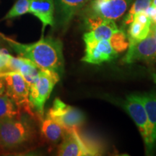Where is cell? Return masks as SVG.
<instances>
[{"instance_id":"obj_1","label":"cell","mask_w":156,"mask_h":156,"mask_svg":"<svg viewBox=\"0 0 156 156\" xmlns=\"http://www.w3.org/2000/svg\"><path fill=\"white\" fill-rule=\"evenodd\" d=\"M0 36L15 53L20 56L28 58L40 69H49L56 72L60 75L64 71L63 44L59 39L53 37L41 38L32 44H22L9 37L0 34Z\"/></svg>"},{"instance_id":"obj_2","label":"cell","mask_w":156,"mask_h":156,"mask_svg":"<svg viewBox=\"0 0 156 156\" xmlns=\"http://www.w3.org/2000/svg\"><path fill=\"white\" fill-rule=\"evenodd\" d=\"M34 134L30 123L22 116L0 119V149L12 151L22 147Z\"/></svg>"},{"instance_id":"obj_3","label":"cell","mask_w":156,"mask_h":156,"mask_svg":"<svg viewBox=\"0 0 156 156\" xmlns=\"http://www.w3.org/2000/svg\"><path fill=\"white\" fill-rule=\"evenodd\" d=\"M59 80V74L52 70L40 69L36 80L29 85V99L31 106L37 118L40 120L44 118L45 103Z\"/></svg>"},{"instance_id":"obj_4","label":"cell","mask_w":156,"mask_h":156,"mask_svg":"<svg viewBox=\"0 0 156 156\" xmlns=\"http://www.w3.org/2000/svg\"><path fill=\"white\" fill-rule=\"evenodd\" d=\"M0 77L5 80L6 94L14 101L20 111L36 118L29 99V85L22 75L17 72H7L0 74Z\"/></svg>"},{"instance_id":"obj_5","label":"cell","mask_w":156,"mask_h":156,"mask_svg":"<svg viewBox=\"0 0 156 156\" xmlns=\"http://www.w3.org/2000/svg\"><path fill=\"white\" fill-rule=\"evenodd\" d=\"M124 108L138 127L145 142L147 153H151L155 142L153 140V129L148 120L141 95H131L128 96L124 103Z\"/></svg>"},{"instance_id":"obj_6","label":"cell","mask_w":156,"mask_h":156,"mask_svg":"<svg viewBox=\"0 0 156 156\" xmlns=\"http://www.w3.org/2000/svg\"><path fill=\"white\" fill-rule=\"evenodd\" d=\"M133 2L134 0H90L80 13L82 15L115 21L125 14Z\"/></svg>"},{"instance_id":"obj_7","label":"cell","mask_w":156,"mask_h":156,"mask_svg":"<svg viewBox=\"0 0 156 156\" xmlns=\"http://www.w3.org/2000/svg\"><path fill=\"white\" fill-rule=\"evenodd\" d=\"M57 154L60 156L98 155L100 151L96 146L83 139L77 129H74L65 132Z\"/></svg>"},{"instance_id":"obj_8","label":"cell","mask_w":156,"mask_h":156,"mask_svg":"<svg viewBox=\"0 0 156 156\" xmlns=\"http://www.w3.org/2000/svg\"><path fill=\"white\" fill-rule=\"evenodd\" d=\"M46 114L59 123L66 131L78 129L85 121V115L80 110L66 104L58 98H56Z\"/></svg>"},{"instance_id":"obj_9","label":"cell","mask_w":156,"mask_h":156,"mask_svg":"<svg viewBox=\"0 0 156 156\" xmlns=\"http://www.w3.org/2000/svg\"><path fill=\"white\" fill-rule=\"evenodd\" d=\"M85 56L82 61L90 64H100L110 62L118 56L119 53L113 48L109 41L84 40Z\"/></svg>"},{"instance_id":"obj_10","label":"cell","mask_w":156,"mask_h":156,"mask_svg":"<svg viewBox=\"0 0 156 156\" xmlns=\"http://www.w3.org/2000/svg\"><path fill=\"white\" fill-rule=\"evenodd\" d=\"M129 49L123 58L126 64L136 62H152L156 58V36L152 31L145 38L129 45Z\"/></svg>"},{"instance_id":"obj_11","label":"cell","mask_w":156,"mask_h":156,"mask_svg":"<svg viewBox=\"0 0 156 156\" xmlns=\"http://www.w3.org/2000/svg\"><path fill=\"white\" fill-rule=\"evenodd\" d=\"M89 1L90 0H54L55 25L63 31L66 30L75 15L80 13Z\"/></svg>"},{"instance_id":"obj_12","label":"cell","mask_w":156,"mask_h":156,"mask_svg":"<svg viewBox=\"0 0 156 156\" xmlns=\"http://www.w3.org/2000/svg\"><path fill=\"white\" fill-rule=\"evenodd\" d=\"M6 69L7 72H17L22 75L28 85H30L38 78L40 68L28 58L10 56Z\"/></svg>"},{"instance_id":"obj_13","label":"cell","mask_w":156,"mask_h":156,"mask_svg":"<svg viewBox=\"0 0 156 156\" xmlns=\"http://www.w3.org/2000/svg\"><path fill=\"white\" fill-rule=\"evenodd\" d=\"M29 13L36 17L43 25L42 35L48 25L54 27V0H30Z\"/></svg>"},{"instance_id":"obj_14","label":"cell","mask_w":156,"mask_h":156,"mask_svg":"<svg viewBox=\"0 0 156 156\" xmlns=\"http://www.w3.org/2000/svg\"><path fill=\"white\" fill-rule=\"evenodd\" d=\"M41 121V134L46 141L54 144L62 141L66 130L59 123L47 114Z\"/></svg>"},{"instance_id":"obj_15","label":"cell","mask_w":156,"mask_h":156,"mask_svg":"<svg viewBox=\"0 0 156 156\" xmlns=\"http://www.w3.org/2000/svg\"><path fill=\"white\" fill-rule=\"evenodd\" d=\"M119 30V29L114 20H105L95 28L85 33L84 34L83 40L110 41Z\"/></svg>"},{"instance_id":"obj_16","label":"cell","mask_w":156,"mask_h":156,"mask_svg":"<svg viewBox=\"0 0 156 156\" xmlns=\"http://www.w3.org/2000/svg\"><path fill=\"white\" fill-rule=\"evenodd\" d=\"M151 23H144L134 19L129 25L127 38L129 45L133 44L145 38L151 31Z\"/></svg>"},{"instance_id":"obj_17","label":"cell","mask_w":156,"mask_h":156,"mask_svg":"<svg viewBox=\"0 0 156 156\" xmlns=\"http://www.w3.org/2000/svg\"><path fill=\"white\" fill-rule=\"evenodd\" d=\"M148 120L153 129V137L156 143V92H150L141 95Z\"/></svg>"},{"instance_id":"obj_18","label":"cell","mask_w":156,"mask_h":156,"mask_svg":"<svg viewBox=\"0 0 156 156\" xmlns=\"http://www.w3.org/2000/svg\"><path fill=\"white\" fill-rule=\"evenodd\" d=\"M22 116V112L7 94L0 95V119Z\"/></svg>"},{"instance_id":"obj_19","label":"cell","mask_w":156,"mask_h":156,"mask_svg":"<svg viewBox=\"0 0 156 156\" xmlns=\"http://www.w3.org/2000/svg\"><path fill=\"white\" fill-rule=\"evenodd\" d=\"M153 0H134L132 5L130 6V9L127 15L124 19V25H129L134 19V16L136 13L140 12L146 11L148 7L151 5Z\"/></svg>"},{"instance_id":"obj_20","label":"cell","mask_w":156,"mask_h":156,"mask_svg":"<svg viewBox=\"0 0 156 156\" xmlns=\"http://www.w3.org/2000/svg\"><path fill=\"white\" fill-rule=\"evenodd\" d=\"M29 7H30V0H17L3 19H13L29 13Z\"/></svg>"},{"instance_id":"obj_21","label":"cell","mask_w":156,"mask_h":156,"mask_svg":"<svg viewBox=\"0 0 156 156\" xmlns=\"http://www.w3.org/2000/svg\"><path fill=\"white\" fill-rule=\"evenodd\" d=\"M113 48L118 53L125 51L129 46V41L125 33L122 30H119L118 32L114 35L112 39L109 41Z\"/></svg>"},{"instance_id":"obj_22","label":"cell","mask_w":156,"mask_h":156,"mask_svg":"<svg viewBox=\"0 0 156 156\" xmlns=\"http://www.w3.org/2000/svg\"><path fill=\"white\" fill-rule=\"evenodd\" d=\"M146 13L148 15L150 19H151V24L155 25L156 24V7L153 6H150L148 8L146 9Z\"/></svg>"},{"instance_id":"obj_23","label":"cell","mask_w":156,"mask_h":156,"mask_svg":"<svg viewBox=\"0 0 156 156\" xmlns=\"http://www.w3.org/2000/svg\"><path fill=\"white\" fill-rule=\"evenodd\" d=\"M6 90L5 83L2 77H0V95L4 94Z\"/></svg>"},{"instance_id":"obj_24","label":"cell","mask_w":156,"mask_h":156,"mask_svg":"<svg viewBox=\"0 0 156 156\" xmlns=\"http://www.w3.org/2000/svg\"><path fill=\"white\" fill-rule=\"evenodd\" d=\"M151 31L156 36V24L155 25H151Z\"/></svg>"},{"instance_id":"obj_25","label":"cell","mask_w":156,"mask_h":156,"mask_svg":"<svg viewBox=\"0 0 156 156\" xmlns=\"http://www.w3.org/2000/svg\"><path fill=\"white\" fill-rule=\"evenodd\" d=\"M151 6H153V7H156V0H153L152 2Z\"/></svg>"}]
</instances>
